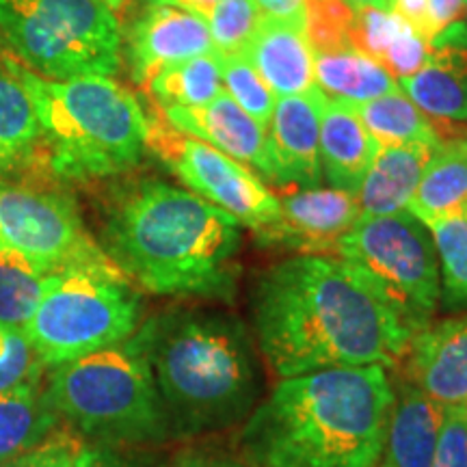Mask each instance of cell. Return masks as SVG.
Wrapping results in <instances>:
<instances>
[{"label": "cell", "mask_w": 467, "mask_h": 467, "mask_svg": "<svg viewBox=\"0 0 467 467\" xmlns=\"http://www.w3.org/2000/svg\"><path fill=\"white\" fill-rule=\"evenodd\" d=\"M69 467H132L126 459L110 451V448H89L87 446L83 452L76 457Z\"/></svg>", "instance_id": "obj_39"}, {"label": "cell", "mask_w": 467, "mask_h": 467, "mask_svg": "<svg viewBox=\"0 0 467 467\" xmlns=\"http://www.w3.org/2000/svg\"><path fill=\"white\" fill-rule=\"evenodd\" d=\"M58 416L46 399L39 379L0 392V463L35 451L55 433Z\"/></svg>", "instance_id": "obj_24"}, {"label": "cell", "mask_w": 467, "mask_h": 467, "mask_svg": "<svg viewBox=\"0 0 467 467\" xmlns=\"http://www.w3.org/2000/svg\"><path fill=\"white\" fill-rule=\"evenodd\" d=\"M0 39L50 80L113 76L121 66L119 20L98 0H0Z\"/></svg>", "instance_id": "obj_8"}, {"label": "cell", "mask_w": 467, "mask_h": 467, "mask_svg": "<svg viewBox=\"0 0 467 467\" xmlns=\"http://www.w3.org/2000/svg\"><path fill=\"white\" fill-rule=\"evenodd\" d=\"M306 5V37L312 52L350 46V25L355 9L347 0H303Z\"/></svg>", "instance_id": "obj_33"}, {"label": "cell", "mask_w": 467, "mask_h": 467, "mask_svg": "<svg viewBox=\"0 0 467 467\" xmlns=\"http://www.w3.org/2000/svg\"><path fill=\"white\" fill-rule=\"evenodd\" d=\"M141 299L119 268L61 271L22 334L44 366L58 368L134 336Z\"/></svg>", "instance_id": "obj_7"}, {"label": "cell", "mask_w": 467, "mask_h": 467, "mask_svg": "<svg viewBox=\"0 0 467 467\" xmlns=\"http://www.w3.org/2000/svg\"><path fill=\"white\" fill-rule=\"evenodd\" d=\"M145 91L161 104V109L203 107L223 91L221 55L210 52L171 63L150 80Z\"/></svg>", "instance_id": "obj_26"}, {"label": "cell", "mask_w": 467, "mask_h": 467, "mask_svg": "<svg viewBox=\"0 0 467 467\" xmlns=\"http://www.w3.org/2000/svg\"><path fill=\"white\" fill-rule=\"evenodd\" d=\"M243 57L279 98L306 96L317 89L314 57L306 37V25L262 16Z\"/></svg>", "instance_id": "obj_18"}, {"label": "cell", "mask_w": 467, "mask_h": 467, "mask_svg": "<svg viewBox=\"0 0 467 467\" xmlns=\"http://www.w3.org/2000/svg\"><path fill=\"white\" fill-rule=\"evenodd\" d=\"M465 409H467V407H465Z\"/></svg>", "instance_id": "obj_48"}, {"label": "cell", "mask_w": 467, "mask_h": 467, "mask_svg": "<svg viewBox=\"0 0 467 467\" xmlns=\"http://www.w3.org/2000/svg\"><path fill=\"white\" fill-rule=\"evenodd\" d=\"M7 61L31 96L48 162L58 178H109L141 162L148 150V115L130 89L110 76L50 80L14 58Z\"/></svg>", "instance_id": "obj_5"}, {"label": "cell", "mask_w": 467, "mask_h": 467, "mask_svg": "<svg viewBox=\"0 0 467 467\" xmlns=\"http://www.w3.org/2000/svg\"><path fill=\"white\" fill-rule=\"evenodd\" d=\"M167 429L180 435L247 420L260 399V368L241 320L227 314H169L139 327Z\"/></svg>", "instance_id": "obj_4"}, {"label": "cell", "mask_w": 467, "mask_h": 467, "mask_svg": "<svg viewBox=\"0 0 467 467\" xmlns=\"http://www.w3.org/2000/svg\"><path fill=\"white\" fill-rule=\"evenodd\" d=\"M320 167L334 189L358 192L377 159L379 143L370 137L353 107L327 100L318 91Z\"/></svg>", "instance_id": "obj_19"}, {"label": "cell", "mask_w": 467, "mask_h": 467, "mask_svg": "<svg viewBox=\"0 0 467 467\" xmlns=\"http://www.w3.org/2000/svg\"><path fill=\"white\" fill-rule=\"evenodd\" d=\"M44 364L37 359L20 329L0 323V392L17 383L42 377Z\"/></svg>", "instance_id": "obj_34"}, {"label": "cell", "mask_w": 467, "mask_h": 467, "mask_svg": "<svg viewBox=\"0 0 467 467\" xmlns=\"http://www.w3.org/2000/svg\"><path fill=\"white\" fill-rule=\"evenodd\" d=\"M353 9H366V7H379L388 9V0H347Z\"/></svg>", "instance_id": "obj_44"}, {"label": "cell", "mask_w": 467, "mask_h": 467, "mask_svg": "<svg viewBox=\"0 0 467 467\" xmlns=\"http://www.w3.org/2000/svg\"><path fill=\"white\" fill-rule=\"evenodd\" d=\"M426 227L440 262L443 306L467 307V213L437 219Z\"/></svg>", "instance_id": "obj_29"}, {"label": "cell", "mask_w": 467, "mask_h": 467, "mask_svg": "<svg viewBox=\"0 0 467 467\" xmlns=\"http://www.w3.org/2000/svg\"><path fill=\"white\" fill-rule=\"evenodd\" d=\"M402 359L407 383L441 407H467V314L431 320L413 334Z\"/></svg>", "instance_id": "obj_14"}, {"label": "cell", "mask_w": 467, "mask_h": 467, "mask_svg": "<svg viewBox=\"0 0 467 467\" xmlns=\"http://www.w3.org/2000/svg\"><path fill=\"white\" fill-rule=\"evenodd\" d=\"M409 26L411 25L402 20L400 16H396L392 9H355L348 39L353 48L364 52L366 57H370L372 61L381 66L385 55L399 42V37Z\"/></svg>", "instance_id": "obj_32"}, {"label": "cell", "mask_w": 467, "mask_h": 467, "mask_svg": "<svg viewBox=\"0 0 467 467\" xmlns=\"http://www.w3.org/2000/svg\"><path fill=\"white\" fill-rule=\"evenodd\" d=\"M46 399L57 416L102 443L159 441L169 431L141 329L55 368Z\"/></svg>", "instance_id": "obj_6"}, {"label": "cell", "mask_w": 467, "mask_h": 467, "mask_svg": "<svg viewBox=\"0 0 467 467\" xmlns=\"http://www.w3.org/2000/svg\"><path fill=\"white\" fill-rule=\"evenodd\" d=\"M271 182L279 189H314L323 182L320 167L318 89L279 98L266 126Z\"/></svg>", "instance_id": "obj_13"}, {"label": "cell", "mask_w": 467, "mask_h": 467, "mask_svg": "<svg viewBox=\"0 0 467 467\" xmlns=\"http://www.w3.org/2000/svg\"><path fill=\"white\" fill-rule=\"evenodd\" d=\"M265 16L292 20L306 25V5L303 0H254Z\"/></svg>", "instance_id": "obj_38"}, {"label": "cell", "mask_w": 467, "mask_h": 467, "mask_svg": "<svg viewBox=\"0 0 467 467\" xmlns=\"http://www.w3.org/2000/svg\"><path fill=\"white\" fill-rule=\"evenodd\" d=\"M42 141L33 100L5 58L0 63V171L14 169Z\"/></svg>", "instance_id": "obj_27"}, {"label": "cell", "mask_w": 467, "mask_h": 467, "mask_svg": "<svg viewBox=\"0 0 467 467\" xmlns=\"http://www.w3.org/2000/svg\"><path fill=\"white\" fill-rule=\"evenodd\" d=\"M258 347L279 379L405 358L413 334L340 258L296 255L268 268L254 296Z\"/></svg>", "instance_id": "obj_1"}, {"label": "cell", "mask_w": 467, "mask_h": 467, "mask_svg": "<svg viewBox=\"0 0 467 467\" xmlns=\"http://www.w3.org/2000/svg\"><path fill=\"white\" fill-rule=\"evenodd\" d=\"M446 407L400 381L385 429L383 463L388 467H431Z\"/></svg>", "instance_id": "obj_20"}, {"label": "cell", "mask_w": 467, "mask_h": 467, "mask_svg": "<svg viewBox=\"0 0 467 467\" xmlns=\"http://www.w3.org/2000/svg\"><path fill=\"white\" fill-rule=\"evenodd\" d=\"M262 16L265 14L254 0H219L202 16V20L206 22L214 50L223 57H232L243 55L258 31Z\"/></svg>", "instance_id": "obj_30"}, {"label": "cell", "mask_w": 467, "mask_h": 467, "mask_svg": "<svg viewBox=\"0 0 467 467\" xmlns=\"http://www.w3.org/2000/svg\"><path fill=\"white\" fill-rule=\"evenodd\" d=\"M312 57L314 83L327 100L358 107L400 89L399 80L388 69L353 46L318 50Z\"/></svg>", "instance_id": "obj_22"}, {"label": "cell", "mask_w": 467, "mask_h": 467, "mask_svg": "<svg viewBox=\"0 0 467 467\" xmlns=\"http://www.w3.org/2000/svg\"><path fill=\"white\" fill-rule=\"evenodd\" d=\"M0 247L55 273L117 266L85 230L67 195L28 186L0 184Z\"/></svg>", "instance_id": "obj_11"}, {"label": "cell", "mask_w": 467, "mask_h": 467, "mask_svg": "<svg viewBox=\"0 0 467 467\" xmlns=\"http://www.w3.org/2000/svg\"><path fill=\"white\" fill-rule=\"evenodd\" d=\"M465 25H467V0H465Z\"/></svg>", "instance_id": "obj_47"}, {"label": "cell", "mask_w": 467, "mask_h": 467, "mask_svg": "<svg viewBox=\"0 0 467 467\" xmlns=\"http://www.w3.org/2000/svg\"><path fill=\"white\" fill-rule=\"evenodd\" d=\"M375 467H388V465H385V463H383V461H379V463H377Z\"/></svg>", "instance_id": "obj_46"}, {"label": "cell", "mask_w": 467, "mask_h": 467, "mask_svg": "<svg viewBox=\"0 0 467 467\" xmlns=\"http://www.w3.org/2000/svg\"><path fill=\"white\" fill-rule=\"evenodd\" d=\"M217 3L219 0H151V5H169V7L184 9L189 11V14H195L200 17Z\"/></svg>", "instance_id": "obj_42"}, {"label": "cell", "mask_w": 467, "mask_h": 467, "mask_svg": "<svg viewBox=\"0 0 467 467\" xmlns=\"http://www.w3.org/2000/svg\"><path fill=\"white\" fill-rule=\"evenodd\" d=\"M128 66L139 87L148 83L171 63L214 50L206 22L189 11L151 5L128 31Z\"/></svg>", "instance_id": "obj_15"}, {"label": "cell", "mask_w": 467, "mask_h": 467, "mask_svg": "<svg viewBox=\"0 0 467 467\" xmlns=\"http://www.w3.org/2000/svg\"><path fill=\"white\" fill-rule=\"evenodd\" d=\"M85 448L87 443L80 435L69 433V431H57L26 454L22 467H69Z\"/></svg>", "instance_id": "obj_36"}, {"label": "cell", "mask_w": 467, "mask_h": 467, "mask_svg": "<svg viewBox=\"0 0 467 467\" xmlns=\"http://www.w3.org/2000/svg\"><path fill=\"white\" fill-rule=\"evenodd\" d=\"M275 225L260 234L265 244L296 251L299 255H331L361 217L355 192L342 189H284Z\"/></svg>", "instance_id": "obj_12"}, {"label": "cell", "mask_w": 467, "mask_h": 467, "mask_svg": "<svg viewBox=\"0 0 467 467\" xmlns=\"http://www.w3.org/2000/svg\"><path fill=\"white\" fill-rule=\"evenodd\" d=\"M145 148L156 154L186 189L225 210L255 236L275 225L279 200L258 173L213 145L180 132L162 113L148 115Z\"/></svg>", "instance_id": "obj_10"}, {"label": "cell", "mask_w": 467, "mask_h": 467, "mask_svg": "<svg viewBox=\"0 0 467 467\" xmlns=\"http://www.w3.org/2000/svg\"><path fill=\"white\" fill-rule=\"evenodd\" d=\"M336 255L411 334L433 320L441 301L440 262L429 227L409 210L359 217Z\"/></svg>", "instance_id": "obj_9"}, {"label": "cell", "mask_w": 467, "mask_h": 467, "mask_svg": "<svg viewBox=\"0 0 467 467\" xmlns=\"http://www.w3.org/2000/svg\"><path fill=\"white\" fill-rule=\"evenodd\" d=\"M102 249L143 290L230 301L243 225L189 189L162 180L130 186L110 206Z\"/></svg>", "instance_id": "obj_2"}, {"label": "cell", "mask_w": 467, "mask_h": 467, "mask_svg": "<svg viewBox=\"0 0 467 467\" xmlns=\"http://www.w3.org/2000/svg\"><path fill=\"white\" fill-rule=\"evenodd\" d=\"M424 7L426 0H388V9H392L396 16H400L402 20L409 22L416 33L420 28V22H422Z\"/></svg>", "instance_id": "obj_40"}, {"label": "cell", "mask_w": 467, "mask_h": 467, "mask_svg": "<svg viewBox=\"0 0 467 467\" xmlns=\"http://www.w3.org/2000/svg\"><path fill=\"white\" fill-rule=\"evenodd\" d=\"M221 76L223 89L234 102L249 113L260 126H268L273 110H275L277 96L268 89L262 76L243 55L223 57L221 55Z\"/></svg>", "instance_id": "obj_31"}, {"label": "cell", "mask_w": 467, "mask_h": 467, "mask_svg": "<svg viewBox=\"0 0 467 467\" xmlns=\"http://www.w3.org/2000/svg\"><path fill=\"white\" fill-rule=\"evenodd\" d=\"M98 3L104 5V7H107L110 14L117 17V20H119V16L128 14V9L132 7L134 0H98Z\"/></svg>", "instance_id": "obj_43"}, {"label": "cell", "mask_w": 467, "mask_h": 467, "mask_svg": "<svg viewBox=\"0 0 467 467\" xmlns=\"http://www.w3.org/2000/svg\"><path fill=\"white\" fill-rule=\"evenodd\" d=\"M58 273L0 247V323L25 329Z\"/></svg>", "instance_id": "obj_28"}, {"label": "cell", "mask_w": 467, "mask_h": 467, "mask_svg": "<svg viewBox=\"0 0 467 467\" xmlns=\"http://www.w3.org/2000/svg\"><path fill=\"white\" fill-rule=\"evenodd\" d=\"M400 91L431 117L451 124L467 121V25L457 22L429 44V57Z\"/></svg>", "instance_id": "obj_16"}, {"label": "cell", "mask_w": 467, "mask_h": 467, "mask_svg": "<svg viewBox=\"0 0 467 467\" xmlns=\"http://www.w3.org/2000/svg\"><path fill=\"white\" fill-rule=\"evenodd\" d=\"M407 210L424 225L467 213V137L443 139Z\"/></svg>", "instance_id": "obj_23"}, {"label": "cell", "mask_w": 467, "mask_h": 467, "mask_svg": "<svg viewBox=\"0 0 467 467\" xmlns=\"http://www.w3.org/2000/svg\"><path fill=\"white\" fill-rule=\"evenodd\" d=\"M392 402L383 366L282 379L244 424V452L255 467H375Z\"/></svg>", "instance_id": "obj_3"}, {"label": "cell", "mask_w": 467, "mask_h": 467, "mask_svg": "<svg viewBox=\"0 0 467 467\" xmlns=\"http://www.w3.org/2000/svg\"><path fill=\"white\" fill-rule=\"evenodd\" d=\"M175 467H244L238 461L217 457V454H189V457L180 459Z\"/></svg>", "instance_id": "obj_41"}, {"label": "cell", "mask_w": 467, "mask_h": 467, "mask_svg": "<svg viewBox=\"0 0 467 467\" xmlns=\"http://www.w3.org/2000/svg\"><path fill=\"white\" fill-rule=\"evenodd\" d=\"M353 109L379 148L440 145L446 139L435 121L422 113L400 89L358 104Z\"/></svg>", "instance_id": "obj_25"}, {"label": "cell", "mask_w": 467, "mask_h": 467, "mask_svg": "<svg viewBox=\"0 0 467 467\" xmlns=\"http://www.w3.org/2000/svg\"><path fill=\"white\" fill-rule=\"evenodd\" d=\"M173 128L189 137L213 145L234 161L271 182V167L266 154V128L238 107L223 89L213 102L195 109H161Z\"/></svg>", "instance_id": "obj_17"}, {"label": "cell", "mask_w": 467, "mask_h": 467, "mask_svg": "<svg viewBox=\"0 0 467 467\" xmlns=\"http://www.w3.org/2000/svg\"><path fill=\"white\" fill-rule=\"evenodd\" d=\"M431 467H467V409L446 407Z\"/></svg>", "instance_id": "obj_35"}, {"label": "cell", "mask_w": 467, "mask_h": 467, "mask_svg": "<svg viewBox=\"0 0 467 467\" xmlns=\"http://www.w3.org/2000/svg\"><path fill=\"white\" fill-rule=\"evenodd\" d=\"M440 145L379 148L375 162L355 192L361 217H389V214L405 213L426 165Z\"/></svg>", "instance_id": "obj_21"}, {"label": "cell", "mask_w": 467, "mask_h": 467, "mask_svg": "<svg viewBox=\"0 0 467 467\" xmlns=\"http://www.w3.org/2000/svg\"><path fill=\"white\" fill-rule=\"evenodd\" d=\"M26 454H22V457H17L14 461H5V463H0V467H22V465H25V461H26Z\"/></svg>", "instance_id": "obj_45"}, {"label": "cell", "mask_w": 467, "mask_h": 467, "mask_svg": "<svg viewBox=\"0 0 467 467\" xmlns=\"http://www.w3.org/2000/svg\"><path fill=\"white\" fill-rule=\"evenodd\" d=\"M465 16V0H426L422 22H420L418 35L426 44H431L437 35L446 28L461 22Z\"/></svg>", "instance_id": "obj_37"}]
</instances>
